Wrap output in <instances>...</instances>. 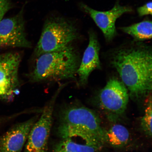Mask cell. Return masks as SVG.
<instances>
[{"label":"cell","instance_id":"cell-6","mask_svg":"<svg viewBox=\"0 0 152 152\" xmlns=\"http://www.w3.org/2000/svg\"><path fill=\"white\" fill-rule=\"evenodd\" d=\"M64 86L59 87L42 110L39 118L30 131L24 152H48V140L52 128L53 111L58 96Z\"/></svg>","mask_w":152,"mask_h":152},{"label":"cell","instance_id":"cell-10","mask_svg":"<svg viewBox=\"0 0 152 152\" xmlns=\"http://www.w3.org/2000/svg\"><path fill=\"white\" fill-rule=\"evenodd\" d=\"M38 116L13 125L0 136V152H21Z\"/></svg>","mask_w":152,"mask_h":152},{"label":"cell","instance_id":"cell-16","mask_svg":"<svg viewBox=\"0 0 152 152\" xmlns=\"http://www.w3.org/2000/svg\"><path fill=\"white\" fill-rule=\"evenodd\" d=\"M139 16L142 17L146 15H152V2L150 1L137 9Z\"/></svg>","mask_w":152,"mask_h":152},{"label":"cell","instance_id":"cell-15","mask_svg":"<svg viewBox=\"0 0 152 152\" xmlns=\"http://www.w3.org/2000/svg\"><path fill=\"white\" fill-rule=\"evenodd\" d=\"M147 105L143 117L140 121V126L146 135L148 137H152V100L151 97L147 101Z\"/></svg>","mask_w":152,"mask_h":152},{"label":"cell","instance_id":"cell-5","mask_svg":"<svg viewBox=\"0 0 152 152\" xmlns=\"http://www.w3.org/2000/svg\"><path fill=\"white\" fill-rule=\"evenodd\" d=\"M129 94L122 82L110 79L100 91L97 99L99 107L107 118L115 121L125 113L129 102Z\"/></svg>","mask_w":152,"mask_h":152},{"label":"cell","instance_id":"cell-18","mask_svg":"<svg viewBox=\"0 0 152 152\" xmlns=\"http://www.w3.org/2000/svg\"><path fill=\"white\" fill-rule=\"evenodd\" d=\"M12 118V117H0V126L4 123L8 121L10 119Z\"/></svg>","mask_w":152,"mask_h":152},{"label":"cell","instance_id":"cell-7","mask_svg":"<svg viewBox=\"0 0 152 152\" xmlns=\"http://www.w3.org/2000/svg\"><path fill=\"white\" fill-rule=\"evenodd\" d=\"M21 56L17 52L0 54V100L11 102L20 87L18 77Z\"/></svg>","mask_w":152,"mask_h":152},{"label":"cell","instance_id":"cell-11","mask_svg":"<svg viewBox=\"0 0 152 152\" xmlns=\"http://www.w3.org/2000/svg\"><path fill=\"white\" fill-rule=\"evenodd\" d=\"M88 35V45L83 54L77 72L79 82L81 85L87 83L89 75L93 71L100 68L99 57L100 46L97 36L92 29L89 30Z\"/></svg>","mask_w":152,"mask_h":152},{"label":"cell","instance_id":"cell-1","mask_svg":"<svg viewBox=\"0 0 152 152\" xmlns=\"http://www.w3.org/2000/svg\"><path fill=\"white\" fill-rule=\"evenodd\" d=\"M138 42L117 49L111 60L129 95L135 100L145 97L152 90L151 49Z\"/></svg>","mask_w":152,"mask_h":152},{"label":"cell","instance_id":"cell-17","mask_svg":"<svg viewBox=\"0 0 152 152\" xmlns=\"http://www.w3.org/2000/svg\"><path fill=\"white\" fill-rule=\"evenodd\" d=\"M11 7V4L9 0H0V21Z\"/></svg>","mask_w":152,"mask_h":152},{"label":"cell","instance_id":"cell-14","mask_svg":"<svg viewBox=\"0 0 152 152\" xmlns=\"http://www.w3.org/2000/svg\"><path fill=\"white\" fill-rule=\"evenodd\" d=\"M101 149L85 143H80L72 139H62L53 146L52 152H99Z\"/></svg>","mask_w":152,"mask_h":152},{"label":"cell","instance_id":"cell-12","mask_svg":"<svg viewBox=\"0 0 152 152\" xmlns=\"http://www.w3.org/2000/svg\"><path fill=\"white\" fill-rule=\"evenodd\" d=\"M105 142L116 148L126 146L130 140V134L128 130L123 125L114 124L109 130H106Z\"/></svg>","mask_w":152,"mask_h":152},{"label":"cell","instance_id":"cell-2","mask_svg":"<svg viewBox=\"0 0 152 152\" xmlns=\"http://www.w3.org/2000/svg\"><path fill=\"white\" fill-rule=\"evenodd\" d=\"M58 120L56 132L62 139L80 138L85 143L100 149L105 143L106 130L98 116L88 108L68 104L60 110Z\"/></svg>","mask_w":152,"mask_h":152},{"label":"cell","instance_id":"cell-13","mask_svg":"<svg viewBox=\"0 0 152 152\" xmlns=\"http://www.w3.org/2000/svg\"><path fill=\"white\" fill-rule=\"evenodd\" d=\"M121 31L134 38L135 41H141L151 39L152 23L145 20L126 26L119 28Z\"/></svg>","mask_w":152,"mask_h":152},{"label":"cell","instance_id":"cell-9","mask_svg":"<svg viewBox=\"0 0 152 152\" xmlns=\"http://www.w3.org/2000/svg\"><path fill=\"white\" fill-rule=\"evenodd\" d=\"M23 12L22 9L15 16L0 21V49L31 47V43L26 37Z\"/></svg>","mask_w":152,"mask_h":152},{"label":"cell","instance_id":"cell-3","mask_svg":"<svg viewBox=\"0 0 152 152\" xmlns=\"http://www.w3.org/2000/svg\"><path fill=\"white\" fill-rule=\"evenodd\" d=\"M79 65L78 56L71 44L38 57L30 78L36 82L73 79Z\"/></svg>","mask_w":152,"mask_h":152},{"label":"cell","instance_id":"cell-8","mask_svg":"<svg viewBox=\"0 0 152 152\" xmlns=\"http://www.w3.org/2000/svg\"><path fill=\"white\" fill-rule=\"evenodd\" d=\"M80 6L101 30L107 42L113 40L117 35L115 23L117 19L124 14L133 11L132 7L121 5L118 1L116 2L113 8L106 11L96 10L83 3Z\"/></svg>","mask_w":152,"mask_h":152},{"label":"cell","instance_id":"cell-4","mask_svg":"<svg viewBox=\"0 0 152 152\" xmlns=\"http://www.w3.org/2000/svg\"><path fill=\"white\" fill-rule=\"evenodd\" d=\"M78 37L77 28L72 23L62 18H50L44 26L35 54L38 57L59 50L71 45Z\"/></svg>","mask_w":152,"mask_h":152}]
</instances>
